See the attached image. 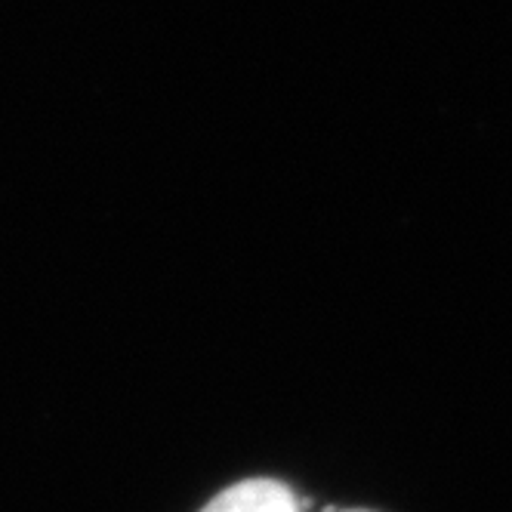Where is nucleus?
I'll use <instances>...</instances> for the list:
<instances>
[{"label":"nucleus","instance_id":"f257e3e1","mask_svg":"<svg viewBox=\"0 0 512 512\" xmlns=\"http://www.w3.org/2000/svg\"><path fill=\"white\" fill-rule=\"evenodd\" d=\"M201 512H300V500L278 479H244L216 494Z\"/></svg>","mask_w":512,"mask_h":512},{"label":"nucleus","instance_id":"f03ea898","mask_svg":"<svg viewBox=\"0 0 512 512\" xmlns=\"http://www.w3.org/2000/svg\"><path fill=\"white\" fill-rule=\"evenodd\" d=\"M349 512H368V509H349Z\"/></svg>","mask_w":512,"mask_h":512}]
</instances>
